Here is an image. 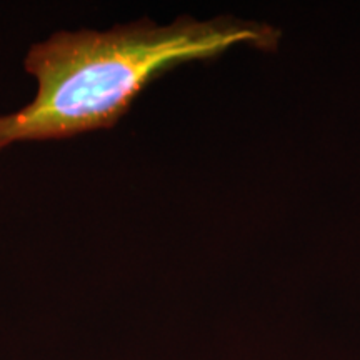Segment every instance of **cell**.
Instances as JSON below:
<instances>
[{
    "instance_id": "1",
    "label": "cell",
    "mask_w": 360,
    "mask_h": 360,
    "mask_svg": "<svg viewBox=\"0 0 360 360\" xmlns=\"http://www.w3.org/2000/svg\"><path fill=\"white\" fill-rule=\"evenodd\" d=\"M281 30L262 22L182 17L142 19L109 30H62L25 53L35 97L0 115V154L20 142L60 141L110 129L152 80L187 62L209 60L237 45L276 51Z\"/></svg>"
}]
</instances>
